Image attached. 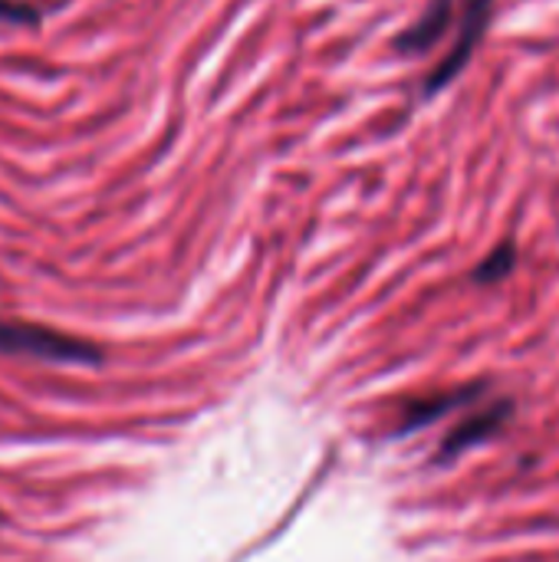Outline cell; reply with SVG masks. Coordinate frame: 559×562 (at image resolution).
Listing matches in <instances>:
<instances>
[{
	"mask_svg": "<svg viewBox=\"0 0 559 562\" xmlns=\"http://www.w3.org/2000/svg\"><path fill=\"white\" fill-rule=\"evenodd\" d=\"M511 418H514V402H511V398H501V402L488 405L484 412L471 415L468 422H461V425L445 438V445H441V451H438V461H455L461 451H468V448L488 441L491 435H497Z\"/></svg>",
	"mask_w": 559,
	"mask_h": 562,
	"instance_id": "277c9868",
	"label": "cell"
},
{
	"mask_svg": "<svg viewBox=\"0 0 559 562\" xmlns=\"http://www.w3.org/2000/svg\"><path fill=\"white\" fill-rule=\"evenodd\" d=\"M455 23V0H428V7L395 36V49L402 56H425L438 46V40Z\"/></svg>",
	"mask_w": 559,
	"mask_h": 562,
	"instance_id": "3957f363",
	"label": "cell"
},
{
	"mask_svg": "<svg viewBox=\"0 0 559 562\" xmlns=\"http://www.w3.org/2000/svg\"><path fill=\"white\" fill-rule=\"evenodd\" d=\"M497 0H461V16H458V30L451 40V49L435 63V69L425 76L422 82V99H432L438 92H445L474 59L481 40L491 30V16H494Z\"/></svg>",
	"mask_w": 559,
	"mask_h": 562,
	"instance_id": "6da1fadb",
	"label": "cell"
},
{
	"mask_svg": "<svg viewBox=\"0 0 559 562\" xmlns=\"http://www.w3.org/2000/svg\"><path fill=\"white\" fill-rule=\"evenodd\" d=\"M514 267H517V244H514V240H504V244H497V247L474 267L471 280L481 283V286H491V283L507 280V277L514 273Z\"/></svg>",
	"mask_w": 559,
	"mask_h": 562,
	"instance_id": "8992f818",
	"label": "cell"
},
{
	"mask_svg": "<svg viewBox=\"0 0 559 562\" xmlns=\"http://www.w3.org/2000/svg\"><path fill=\"white\" fill-rule=\"evenodd\" d=\"M0 20L13 23V26H40L43 13L33 3H23V0H0Z\"/></svg>",
	"mask_w": 559,
	"mask_h": 562,
	"instance_id": "52a82bcc",
	"label": "cell"
},
{
	"mask_svg": "<svg viewBox=\"0 0 559 562\" xmlns=\"http://www.w3.org/2000/svg\"><path fill=\"white\" fill-rule=\"evenodd\" d=\"M484 392H488V385L478 382V385H468V389H458V392H448V395H438V398H428V402H415V405L409 408V418H405V425H402V435H409V431H415V428H425V425L438 422V418L448 415L451 408L471 405V402L481 398Z\"/></svg>",
	"mask_w": 559,
	"mask_h": 562,
	"instance_id": "5b68a950",
	"label": "cell"
},
{
	"mask_svg": "<svg viewBox=\"0 0 559 562\" xmlns=\"http://www.w3.org/2000/svg\"><path fill=\"white\" fill-rule=\"evenodd\" d=\"M0 349L26 352V356L49 359V362H96L89 346H82L69 336L49 333L40 326H20V323H0Z\"/></svg>",
	"mask_w": 559,
	"mask_h": 562,
	"instance_id": "7a4b0ae2",
	"label": "cell"
}]
</instances>
